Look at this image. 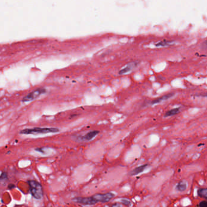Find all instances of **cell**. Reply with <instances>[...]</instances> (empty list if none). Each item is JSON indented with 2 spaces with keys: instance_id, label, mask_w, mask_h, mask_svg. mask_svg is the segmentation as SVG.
I'll use <instances>...</instances> for the list:
<instances>
[{
  "instance_id": "4",
  "label": "cell",
  "mask_w": 207,
  "mask_h": 207,
  "mask_svg": "<svg viewBox=\"0 0 207 207\" xmlns=\"http://www.w3.org/2000/svg\"><path fill=\"white\" fill-rule=\"evenodd\" d=\"M115 195L111 193H108L105 194H96L92 196V198L94 199L97 202H100L105 203L110 201Z\"/></svg>"
},
{
  "instance_id": "7",
  "label": "cell",
  "mask_w": 207,
  "mask_h": 207,
  "mask_svg": "<svg viewBox=\"0 0 207 207\" xmlns=\"http://www.w3.org/2000/svg\"><path fill=\"white\" fill-rule=\"evenodd\" d=\"M138 64V62L136 61L135 62H131L128 64L124 67L122 68L121 70L119 72V74L121 75H125V74H127L128 73L130 72L131 71H132L135 68H136L137 67Z\"/></svg>"
},
{
  "instance_id": "5",
  "label": "cell",
  "mask_w": 207,
  "mask_h": 207,
  "mask_svg": "<svg viewBox=\"0 0 207 207\" xmlns=\"http://www.w3.org/2000/svg\"><path fill=\"white\" fill-rule=\"evenodd\" d=\"M73 200L76 202L84 205H92L97 203V202L92 197L91 198H76Z\"/></svg>"
},
{
  "instance_id": "15",
  "label": "cell",
  "mask_w": 207,
  "mask_h": 207,
  "mask_svg": "<svg viewBox=\"0 0 207 207\" xmlns=\"http://www.w3.org/2000/svg\"><path fill=\"white\" fill-rule=\"evenodd\" d=\"M199 207H207V201H202L199 204Z\"/></svg>"
},
{
  "instance_id": "14",
  "label": "cell",
  "mask_w": 207,
  "mask_h": 207,
  "mask_svg": "<svg viewBox=\"0 0 207 207\" xmlns=\"http://www.w3.org/2000/svg\"><path fill=\"white\" fill-rule=\"evenodd\" d=\"M121 203L123 204L124 205H126V206H130L131 205V202L129 200H128L127 199H122L121 200Z\"/></svg>"
},
{
  "instance_id": "8",
  "label": "cell",
  "mask_w": 207,
  "mask_h": 207,
  "mask_svg": "<svg viewBox=\"0 0 207 207\" xmlns=\"http://www.w3.org/2000/svg\"><path fill=\"white\" fill-rule=\"evenodd\" d=\"M174 95V93H169V94H167L165 95H164V96H162L159 97V98H156V99L151 101L150 102V105L157 104H159V103H160V102H161L162 101H166L167 100L170 99V98H172Z\"/></svg>"
},
{
  "instance_id": "12",
  "label": "cell",
  "mask_w": 207,
  "mask_h": 207,
  "mask_svg": "<svg viewBox=\"0 0 207 207\" xmlns=\"http://www.w3.org/2000/svg\"><path fill=\"white\" fill-rule=\"evenodd\" d=\"M198 195L200 198L207 199V188H199L198 190Z\"/></svg>"
},
{
  "instance_id": "9",
  "label": "cell",
  "mask_w": 207,
  "mask_h": 207,
  "mask_svg": "<svg viewBox=\"0 0 207 207\" xmlns=\"http://www.w3.org/2000/svg\"><path fill=\"white\" fill-rule=\"evenodd\" d=\"M147 166H148L147 164H145V165H141L139 167H136V169H135L133 170H132L131 171L130 175L131 176H135V175L140 174L141 172H143L145 170V169L147 168Z\"/></svg>"
},
{
  "instance_id": "19",
  "label": "cell",
  "mask_w": 207,
  "mask_h": 207,
  "mask_svg": "<svg viewBox=\"0 0 207 207\" xmlns=\"http://www.w3.org/2000/svg\"><path fill=\"white\" fill-rule=\"evenodd\" d=\"M198 96H202V97H205L206 98L207 97V93H204V94H201V95H198Z\"/></svg>"
},
{
  "instance_id": "18",
  "label": "cell",
  "mask_w": 207,
  "mask_h": 207,
  "mask_svg": "<svg viewBox=\"0 0 207 207\" xmlns=\"http://www.w3.org/2000/svg\"><path fill=\"white\" fill-rule=\"evenodd\" d=\"M202 47L204 48H207V40L204 41L202 44Z\"/></svg>"
},
{
  "instance_id": "2",
  "label": "cell",
  "mask_w": 207,
  "mask_h": 207,
  "mask_svg": "<svg viewBox=\"0 0 207 207\" xmlns=\"http://www.w3.org/2000/svg\"><path fill=\"white\" fill-rule=\"evenodd\" d=\"M31 193L34 198L41 199L43 196V190L42 185L35 180H29Z\"/></svg>"
},
{
  "instance_id": "11",
  "label": "cell",
  "mask_w": 207,
  "mask_h": 207,
  "mask_svg": "<svg viewBox=\"0 0 207 207\" xmlns=\"http://www.w3.org/2000/svg\"><path fill=\"white\" fill-rule=\"evenodd\" d=\"M186 187L187 185L185 182L184 181H181L179 182L176 185V189L177 191H179L180 192H183L186 189Z\"/></svg>"
},
{
  "instance_id": "17",
  "label": "cell",
  "mask_w": 207,
  "mask_h": 207,
  "mask_svg": "<svg viewBox=\"0 0 207 207\" xmlns=\"http://www.w3.org/2000/svg\"><path fill=\"white\" fill-rule=\"evenodd\" d=\"M36 151H38V152L42 153H44V149H42V148H39V149H36Z\"/></svg>"
},
{
  "instance_id": "1",
  "label": "cell",
  "mask_w": 207,
  "mask_h": 207,
  "mask_svg": "<svg viewBox=\"0 0 207 207\" xmlns=\"http://www.w3.org/2000/svg\"><path fill=\"white\" fill-rule=\"evenodd\" d=\"M60 131L57 128H39L35 127L33 129H27L21 131L20 133L24 135L31 134H46L49 133H57Z\"/></svg>"
},
{
  "instance_id": "13",
  "label": "cell",
  "mask_w": 207,
  "mask_h": 207,
  "mask_svg": "<svg viewBox=\"0 0 207 207\" xmlns=\"http://www.w3.org/2000/svg\"><path fill=\"white\" fill-rule=\"evenodd\" d=\"M172 42H170V41H161L157 43L156 44L157 47H165V46H168L170 44H171Z\"/></svg>"
},
{
  "instance_id": "3",
  "label": "cell",
  "mask_w": 207,
  "mask_h": 207,
  "mask_svg": "<svg viewBox=\"0 0 207 207\" xmlns=\"http://www.w3.org/2000/svg\"><path fill=\"white\" fill-rule=\"evenodd\" d=\"M46 92V90L43 88H39L29 93L27 95L23 98V102H29L36 99L37 98L40 96L41 95L44 94Z\"/></svg>"
},
{
  "instance_id": "20",
  "label": "cell",
  "mask_w": 207,
  "mask_h": 207,
  "mask_svg": "<svg viewBox=\"0 0 207 207\" xmlns=\"http://www.w3.org/2000/svg\"><path fill=\"white\" fill-rule=\"evenodd\" d=\"M11 187H12V188H14L15 187V185H13V184H11L9 185V189H11Z\"/></svg>"
},
{
  "instance_id": "10",
  "label": "cell",
  "mask_w": 207,
  "mask_h": 207,
  "mask_svg": "<svg viewBox=\"0 0 207 207\" xmlns=\"http://www.w3.org/2000/svg\"><path fill=\"white\" fill-rule=\"evenodd\" d=\"M180 108L179 107L173 108V109H171L168 111H167L165 113L164 116L165 117H170V116L176 115L177 114H178V113L180 112Z\"/></svg>"
},
{
  "instance_id": "16",
  "label": "cell",
  "mask_w": 207,
  "mask_h": 207,
  "mask_svg": "<svg viewBox=\"0 0 207 207\" xmlns=\"http://www.w3.org/2000/svg\"><path fill=\"white\" fill-rule=\"evenodd\" d=\"M7 179V174H6V172H3V173L1 176H0V181L3 180H4V179Z\"/></svg>"
},
{
  "instance_id": "6",
  "label": "cell",
  "mask_w": 207,
  "mask_h": 207,
  "mask_svg": "<svg viewBox=\"0 0 207 207\" xmlns=\"http://www.w3.org/2000/svg\"><path fill=\"white\" fill-rule=\"evenodd\" d=\"M99 133H100L99 131L93 130L87 133L84 136H80L77 138L78 139V140L80 141H90L99 134Z\"/></svg>"
}]
</instances>
